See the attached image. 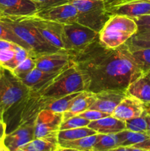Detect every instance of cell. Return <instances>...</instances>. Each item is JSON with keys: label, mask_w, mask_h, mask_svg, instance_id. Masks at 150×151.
<instances>
[{"label": "cell", "mask_w": 150, "mask_h": 151, "mask_svg": "<svg viewBox=\"0 0 150 151\" xmlns=\"http://www.w3.org/2000/svg\"><path fill=\"white\" fill-rule=\"evenodd\" d=\"M73 61L83 75L87 91L95 94L107 89L126 91L131 83L143 75L126 43L109 49L97 40L74 55Z\"/></svg>", "instance_id": "1"}, {"label": "cell", "mask_w": 150, "mask_h": 151, "mask_svg": "<svg viewBox=\"0 0 150 151\" xmlns=\"http://www.w3.org/2000/svg\"><path fill=\"white\" fill-rule=\"evenodd\" d=\"M87 91L82 72L74 63L61 72L54 81L36 91L29 93L51 99H57L72 93Z\"/></svg>", "instance_id": "2"}, {"label": "cell", "mask_w": 150, "mask_h": 151, "mask_svg": "<svg viewBox=\"0 0 150 151\" xmlns=\"http://www.w3.org/2000/svg\"><path fill=\"white\" fill-rule=\"evenodd\" d=\"M0 21L29 46L32 50V58H35L38 55L54 52L60 50L49 44L24 16H3L0 17Z\"/></svg>", "instance_id": "3"}, {"label": "cell", "mask_w": 150, "mask_h": 151, "mask_svg": "<svg viewBox=\"0 0 150 151\" xmlns=\"http://www.w3.org/2000/svg\"><path fill=\"white\" fill-rule=\"evenodd\" d=\"M138 29V25L132 18L111 15L99 33V41L107 48L116 49L124 44Z\"/></svg>", "instance_id": "4"}, {"label": "cell", "mask_w": 150, "mask_h": 151, "mask_svg": "<svg viewBox=\"0 0 150 151\" xmlns=\"http://www.w3.org/2000/svg\"><path fill=\"white\" fill-rule=\"evenodd\" d=\"M77 10L76 22L99 32L110 17L107 13L106 3L99 0H69Z\"/></svg>", "instance_id": "5"}, {"label": "cell", "mask_w": 150, "mask_h": 151, "mask_svg": "<svg viewBox=\"0 0 150 151\" xmlns=\"http://www.w3.org/2000/svg\"><path fill=\"white\" fill-rule=\"evenodd\" d=\"M30 91L11 71L4 68L0 80V119L15 106L20 103Z\"/></svg>", "instance_id": "6"}, {"label": "cell", "mask_w": 150, "mask_h": 151, "mask_svg": "<svg viewBox=\"0 0 150 151\" xmlns=\"http://www.w3.org/2000/svg\"><path fill=\"white\" fill-rule=\"evenodd\" d=\"M62 39L64 50L75 55L99 40V32L77 22L66 24H63Z\"/></svg>", "instance_id": "7"}, {"label": "cell", "mask_w": 150, "mask_h": 151, "mask_svg": "<svg viewBox=\"0 0 150 151\" xmlns=\"http://www.w3.org/2000/svg\"><path fill=\"white\" fill-rule=\"evenodd\" d=\"M24 17L31 24L36 28L37 30L49 44L58 50H64V45L62 39L63 24L52 21L41 19L35 15L26 16Z\"/></svg>", "instance_id": "8"}, {"label": "cell", "mask_w": 150, "mask_h": 151, "mask_svg": "<svg viewBox=\"0 0 150 151\" xmlns=\"http://www.w3.org/2000/svg\"><path fill=\"white\" fill-rule=\"evenodd\" d=\"M63 122V114L44 109L35 119V139L55 137Z\"/></svg>", "instance_id": "9"}, {"label": "cell", "mask_w": 150, "mask_h": 151, "mask_svg": "<svg viewBox=\"0 0 150 151\" xmlns=\"http://www.w3.org/2000/svg\"><path fill=\"white\" fill-rule=\"evenodd\" d=\"M73 54L64 50L46 54L38 55L33 58L35 67L45 72H54L73 64Z\"/></svg>", "instance_id": "10"}, {"label": "cell", "mask_w": 150, "mask_h": 151, "mask_svg": "<svg viewBox=\"0 0 150 151\" xmlns=\"http://www.w3.org/2000/svg\"><path fill=\"white\" fill-rule=\"evenodd\" d=\"M35 139V119L16 126L11 132L7 133L4 139V144L10 151L21 148Z\"/></svg>", "instance_id": "11"}, {"label": "cell", "mask_w": 150, "mask_h": 151, "mask_svg": "<svg viewBox=\"0 0 150 151\" xmlns=\"http://www.w3.org/2000/svg\"><path fill=\"white\" fill-rule=\"evenodd\" d=\"M34 15L41 19L52 21L61 24L74 23L77 20V10L69 3L52 6L38 11Z\"/></svg>", "instance_id": "12"}, {"label": "cell", "mask_w": 150, "mask_h": 151, "mask_svg": "<svg viewBox=\"0 0 150 151\" xmlns=\"http://www.w3.org/2000/svg\"><path fill=\"white\" fill-rule=\"evenodd\" d=\"M96 100L89 109L112 115L120 102L126 96L125 90L107 89L96 93Z\"/></svg>", "instance_id": "13"}, {"label": "cell", "mask_w": 150, "mask_h": 151, "mask_svg": "<svg viewBox=\"0 0 150 151\" xmlns=\"http://www.w3.org/2000/svg\"><path fill=\"white\" fill-rule=\"evenodd\" d=\"M111 15H121L129 18H137L150 15V0H132L106 8Z\"/></svg>", "instance_id": "14"}, {"label": "cell", "mask_w": 150, "mask_h": 151, "mask_svg": "<svg viewBox=\"0 0 150 151\" xmlns=\"http://www.w3.org/2000/svg\"><path fill=\"white\" fill-rule=\"evenodd\" d=\"M145 110V104L138 98L126 94L113 111L111 116L126 121L143 115Z\"/></svg>", "instance_id": "15"}, {"label": "cell", "mask_w": 150, "mask_h": 151, "mask_svg": "<svg viewBox=\"0 0 150 151\" xmlns=\"http://www.w3.org/2000/svg\"><path fill=\"white\" fill-rule=\"evenodd\" d=\"M0 10L5 16H32L38 8L32 0H0Z\"/></svg>", "instance_id": "16"}, {"label": "cell", "mask_w": 150, "mask_h": 151, "mask_svg": "<svg viewBox=\"0 0 150 151\" xmlns=\"http://www.w3.org/2000/svg\"><path fill=\"white\" fill-rule=\"evenodd\" d=\"M68 67L58 71V72H45V71H43L35 67L21 81L26 86H27L30 89V91H36L52 82L53 80L55 79L63 71L67 69Z\"/></svg>", "instance_id": "17"}, {"label": "cell", "mask_w": 150, "mask_h": 151, "mask_svg": "<svg viewBox=\"0 0 150 151\" xmlns=\"http://www.w3.org/2000/svg\"><path fill=\"white\" fill-rule=\"evenodd\" d=\"M88 127L97 134H115L126 130L125 121L120 120L113 116L91 121Z\"/></svg>", "instance_id": "18"}, {"label": "cell", "mask_w": 150, "mask_h": 151, "mask_svg": "<svg viewBox=\"0 0 150 151\" xmlns=\"http://www.w3.org/2000/svg\"><path fill=\"white\" fill-rule=\"evenodd\" d=\"M126 94L132 96L146 105L150 104V75L143 74L131 83L126 90Z\"/></svg>", "instance_id": "19"}, {"label": "cell", "mask_w": 150, "mask_h": 151, "mask_svg": "<svg viewBox=\"0 0 150 151\" xmlns=\"http://www.w3.org/2000/svg\"><path fill=\"white\" fill-rule=\"evenodd\" d=\"M96 100L95 93L89 91H81L74 100L71 106L68 111L63 113V121L77 116L79 114L91 108Z\"/></svg>", "instance_id": "20"}, {"label": "cell", "mask_w": 150, "mask_h": 151, "mask_svg": "<svg viewBox=\"0 0 150 151\" xmlns=\"http://www.w3.org/2000/svg\"><path fill=\"white\" fill-rule=\"evenodd\" d=\"M59 147L57 136L34 139L21 148L26 151H56Z\"/></svg>", "instance_id": "21"}, {"label": "cell", "mask_w": 150, "mask_h": 151, "mask_svg": "<svg viewBox=\"0 0 150 151\" xmlns=\"http://www.w3.org/2000/svg\"><path fill=\"white\" fill-rule=\"evenodd\" d=\"M101 134L88 136L83 138L70 141L59 142V146L67 148H73L80 151H92L94 145L99 139Z\"/></svg>", "instance_id": "22"}, {"label": "cell", "mask_w": 150, "mask_h": 151, "mask_svg": "<svg viewBox=\"0 0 150 151\" xmlns=\"http://www.w3.org/2000/svg\"><path fill=\"white\" fill-rule=\"evenodd\" d=\"M96 134L97 133L91 128L88 127H82V128L59 131L57 139H58V142L70 141V140L78 139L83 138L88 136L94 135Z\"/></svg>", "instance_id": "23"}, {"label": "cell", "mask_w": 150, "mask_h": 151, "mask_svg": "<svg viewBox=\"0 0 150 151\" xmlns=\"http://www.w3.org/2000/svg\"><path fill=\"white\" fill-rule=\"evenodd\" d=\"M80 92L72 93L69 95L64 96V97L57 99H51L46 109L53 111L57 112V113H64L65 111L70 109L75 97Z\"/></svg>", "instance_id": "24"}, {"label": "cell", "mask_w": 150, "mask_h": 151, "mask_svg": "<svg viewBox=\"0 0 150 151\" xmlns=\"http://www.w3.org/2000/svg\"><path fill=\"white\" fill-rule=\"evenodd\" d=\"M134 62L143 74L150 72V48L130 50Z\"/></svg>", "instance_id": "25"}, {"label": "cell", "mask_w": 150, "mask_h": 151, "mask_svg": "<svg viewBox=\"0 0 150 151\" xmlns=\"http://www.w3.org/2000/svg\"><path fill=\"white\" fill-rule=\"evenodd\" d=\"M118 146H119V139L117 134H101L92 151H108Z\"/></svg>", "instance_id": "26"}, {"label": "cell", "mask_w": 150, "mask_h": 151, "mask_svg": "<svg viewBox=\"0 0 150 151\" xmlns=\"http://www.w3.org/2000/svg\"><path fill=\"white\" fill-rule=\"evenodd\" d=\"M129 50L150 48V35L138 33L133 35L126 42Z\"/></svg>", "instance_id": "27"}, {"label": "cell", "mask_w": 150, "mask_h": 151, "mask_svg": "<svg viewBox=\"0 0 150 151\" xmlns=\"http://www.w3.org/2000/svg\"><path fill=\"white\" fill-rule=\"evenodd\" d=\"M0 39L11 41L14 44H18V45L24 48L27 51H29V53H30V56L32 55V50L29 48V46L25 44L22 40H21L10 28L7 27L1 21H0Z\"/></svg>", "instance_id": "28"}, {"label": "cell", "mask_w": 150, "mask_h": 151, "mask_svg": "<svg viewBox=\"0 0 150 151\" xmlns=\"http://www.w3.org/2000/svg\"><path fill=\"white\" fill-rule=\"evenodd\" d=\"M126 130L138 133H149L148 125L144 114L141 116L132 118L125 121Z\"/></svg>", "instance_id": "29"}, {"label": "cell", "mask_w": 150, "mask_h": 151, "mask_svg": "<svg viewBox=\"0 0 150 151\" xmlns=\"http://www.w3.org/2000/svg\"><path fill=\"white\" fill-rule=\"evenodd\" d=\"M35 68V59L31 57V56H29L27 58L25 59L24 61H22L20 64L18 65L11 72H13V74L16 78H19V80H22Z\"/></svg>", "instance_id": "30"}, {"label": "cell", "mask_w": 150, "mask_h": 151, "mask_svg": "<svg viewBox=\"0 0 150 151\" xmlns=\"http://www.w3.org/2000/svg\"><path fill=\"white\" fill-rule=\"evenodd\" d=\"M29 56H30V53H29V51L25 50L24 48H23L21 46L18 45L16 47V50H15V55L13 58L10 61H9L8 63H6L3 66V68L8 69L10 71H13L18 65L20 64L22 61H24L25 59L27 58Z\"/></svg>", "instance_id": "31"}, {"label": "cell", "mask_w": 150, "mask_h": 151, "mask_svg": "<svg viewBox=\"0 0 150 151\" xmlns=\"http://www.w3.org/2000/svg\"><path fill=\"white\" fill-rule=\"evenodd\" d=\"M91 121L81 117L79 116H75L73 117L69 118L67 120L63 121L60 125V131L67 129H72V128H82V127H88Z\"/></svg>", "instance_id": "32"}, {"label": "cell", "mask_w": 150, "mask_h": 151, "mask_svg": "<svg viewBox=\"0 0 150 151\" xmlns=\"http://www.w3.org/2000/svg\"><path fill=\"white\" fill-rule=\"evenodd\" d=\"M77 116L83 117L85 119H88L89 121H95L97 119H101V118L106 117V116H111L110 114H108L107 113H104V112L99 111L97 110H94V109H88V110L85 111L82 113L79 114Z\"/></svg>", "instance_id": "33"}, {"label": "cell", "mask_w": 150, "mask_h": 151, "mask_svg": "<svg viewBox=\"0 0 150 151\" xmlns=\"http://www.w3.org/2000/svg\"><path fill=\"white\" fill-rule=\"evenodd\" d=\"M38 8V11L55 5L66 4L69 0H32Z\"/></svg>", "instance_id": "34"}, {"label": "cell", "mask_w": 150, "mask_h": 151, "mask_svg": "<svg viewBox=\"0 0 150 151\" xmlns=\"http://www.w3.org/2000/svg\"><path fill=\"white\" fill-rule=\"evenodd\" d=\"M16 48L0 50V66L3 67L6 63L13 58Z\"/></svg>", "instance_id": "35"}, {"label": "cell", "mask_w": 150, "mask_h": 151, "mask_svg": "<svg viewBox=\"0 0 150 151\" xmlns=\"http://www.w3.org/2000/svg\"><path fill=\"white\" fill-rule=\"evenodd\" d=\"M132 19L136 22L138 28L150 27V15L133 18Z\"/></svg>", "instance_id": "36"}, {"label": "cell", "mask_w": 150, "mask_h": 151, "mask_svg": "<svg viewBox=\"0 0 150 151\" xmlns=\"http://www.w3.org/2000/svg\"><path fill=\"white\" fill-rule=\"evenodd\" d=\"M17 46L18 44H14L11 41L0 39V50H7V49H15Z\"/></svg>", "instance_id": "37"}, {"label": "cell", "mask_w": 150, "mask_h": 151, "mask_svg": "<svg viewBox=\"0 0 150 151\" xmlns=\"http://www.w3.org/2000/svg\"><path fill=\"white\" fill-rule=\"evenodd\" d=\"M6 134H7V125L4 120L0 119V142L4 141Z\"/></svg>", "instance_id": "38"}, {"label": "cell", "mask_w": 150, "mask_h": 151, "mask_svg": "<svg viewBox=\"0 0 150 151\" xmlns=\"http://www.w3.org/2000/svg\"><path fill=\"white\" fill-rule=\"evenodd\" d=\"M144 115L147 122V125H148L149 132L150 133V104H145V110H144Z\"/></svg>", "instance_id": "39"}, {"label": "cell", "mask_w": 150, "mask_h": 151, "mask_svg": "<svg viewBox=\"0 0 150 151\" xmlns=\"http://www.w3.org/2000/svg\"><path fill=\"white\" fill-rule=\"evenodd\" d=\"M132 147H126V146H118L108 151H130Z\"/></svg>", "instance_id": "40"}, {"label": "cell", "mask_w": 150, "mask_h": 151, "mask_svg": "<svg viewBox=\"0 0 150 151\" xmlns=\"http://www.w3.org/2000/svg\"><path fill=\"white\" fill-rule=\"evenodd\" d=\"M99 1H103L106 3V8L110 7V6L114 5L116 3H117L119 0H99Z\"/></svg>", "instance_id": "41"}, {"label": "cell", "mask_w": 150, "mask_h": 151, "mask_svg": "<svg viewBox=\"0 0 150 151\" xmlns=\"http://www.w3.org/2000/svg\"><path fill=\"white\" fill-rule=\"evenodd\" d=\"M138 33H144V34H148L150 35V27H142V28H138Z\"/></svg>", "instance_id": "42"}, {"label": "cell", "mask_w": 150, "mask_h": 151, "mask_svg": "<svg viewBox=\"0 0 150 151\" xmlns=\"http://www.w3.org/2000/svg\"><path fill=\"white\" fill-rule=\"evenodd\" d=\"M56 151H80L76 150V149H73V148H67V147H62L59 146L58 148L57 149Z\"/></svg>", "instance_id": "43"}, {"label": "cell", "mask_w": 150, "mask_h": 151, "mask_svg": "<svg viewBox=\"0 0 150 151\" xmlns=\"http://www.w3.org/2000/svg\"><path fill=\"white\" fill-rule=\"evenodd\" d=\"M0 151H10L9 149L6 147L5 145L4 144L3 142H0Z\"/></svg>", "instance_id": "44"}, {"label": "cell", "mask_w": 150, "mask_h": 151, "mask_svg": "<svg viewBox=\"0 0 150 151\" xmlns=\"http://www.w3.org/2000/svg\"><path fill=\"white\" fill-rule=\"evenodd\" d=\"M132 1V0H119V1H118L117 3H116V4H114V5H116V4H121V3H124V2H126V1ZM113 5V6H114ZM111 7V6H110Z\"/></svg>", "instance_id": "45"}, {"label": "cell", "mask_w": 150, "mask_h": 151, "mask_svg": "<svg viewBox=\"0 0 150 151\" xmlns=\"http://www.w3.org/2000/svg\"><path fill=\"white\" fill-rule=\"evenodd\" d=\"M130 151H147L145 150H143V149H140V148H136V147H132Z\"/></svg>", "instance_id": "46"}, {"label": "cell", "mask_w": 150, "mask_h": 151, "mask_svg": "<svg viewBox=\"0 0 150 151\" xmlns=\"http://www.w3.org/2000/svg\"><path fill=\"white\" fill-rule=\"evenodd\" d=\"M3 71H4V68L2 67V66H0V76H1V75H2L3 73Z\"/></svg>", "instance_id": "47"}, {"label": "cell", "mask_w": 150, "mask_h": 151, "mask_svg": "<svg viewBox=\"0 0 150 151\" xmlns=\"http://www.w3.org/2000/svg\"><path fill=\"white\" fill-rule=\"evenodd\" d=\"M15 151H26V150H25L24 149H23V148H19V149H17V150H15Z\"/></svg>", "instance_id": "48"}, {"label": "cell", "mask_w": 150, "mask_h": 151, "mask_svg": "<svg viewBox=\"0 0 150 151\" xmlns=\"http://www.w3.org/2000/svg\"><path fill=\"white\" fill-rule=\"evenodd\" d=\"M1 16H3V13H2V12L0 10V17H1Z\"/></svg>", "instance_id": "49"}, {"label": "cell", "mask_w": 150, "mask_h": 151, "mask_svg": "<svg viewBox=\"0 0 150 151\" xmlns=\"http://www.w3.org/2000/svg\"><path fill=\"white\" fill-rule=\"evenodd\" d=\"M1 76H0V80H1Z\"/></svg>", "instance_id": "50"}, {"label": "cell", "mask_w": 150, "mask_h": 151, "mask_svg": "<svg viewBox=\"0 0 150 151\" xmlns=\"http://www.w3.org/2000/svg\"><path fill=\"white\" fill-rule=\"evenodd\" d=\"M149 75H150V72H149Z\"/></svg>", "instance_id": "51"}]
</instances>
